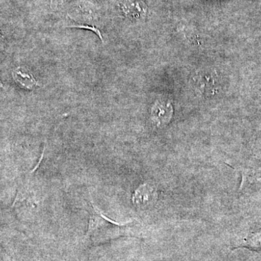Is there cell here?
I'll list each match as a JSON object with an SVG mask.
<instances>
[{
  "mask_svg": "<svg viewBox=\"0 0 261 261\" xmlns=\"http://www.w3.org/2000/svg\"><path fill=\"white\" fill-rule=\"evenodd\" d=\"M89 207L88 229L85 238L96 243L118 238V237L132 235L133 228L137 226V221H129L120 224L108 219L99 209L91 202Z\"/></svg>",
  "mask_w": 261,
  "mask_h": 261,
  "instance_id": "1",
  "label": "cell"
},
{
  "mask_svg": "<svg viewBox=\"0 0 261 261\" xmlns=\"http://www.w3.org/2000/svg\"><path fill=\"white\" fill-rule=\"evenodd\" d=\"M192 85L196 92L207 98L219 95L222 89L221 77L213 70H203L196 73L192 79Z\"/></svg>",
  "mask_w": 261,
  "mask_h": 261,
  "instance_id": "2",
  "label": "cell"
},
{
  "mask_svg": "<svg viewBox=\"0 0 261 261\" xmlns=\"http://www.w3.org/2000/svg\"><path fill=\"white\" fill-rule=\"evenodd\" d=\"M157 199V190L149 184L141 185L132 195L134 205L140 209L152 207L155 203Z\"/></svg>",
  "mask_w": 261,
  "mask_h": 261,
  "instance_id": "3",
  "label": "cell"
},
{
  "mask_svg": "<svg viewBox=\"0 0 261 261\" xmlns=\"http://www.w3.org/2000/svg\"><path fill=\"white\" fill-rule=\"evenodd\" d=\"M172 115V109L168 105L156 104L152 108V118L158 126H162L170 121Z\"/></svg>",
  "mask_w": 261,
  "mask_h": 261,
  "instance_id": "4",
  "label": "cell"
},
{
  "mask_svg": "<svg viewBox=\"0 0 261 261\" xmlns=\"http://www.w3.org/2000/svg\"><path fill=\"white\" fill-rule=\"evenodd\" d=\"M13 74L15 82L24 88L32 89L37 85V82L34 80L33 75L28 72L23 71L22 68H19L15 70Z\"/></svg>",
  "mask_w": 261,
  "mask_h": 261,
  "instance_id": "5",
  "label": "cell"
},
{
  "mask_svg": "<svg viewBox=\"0 0 261 261\" xmlns=\"http://www.w3.org/2000/svg\"><path fill=\"white\" fill-rule=\"evenodd\" d=\"M124 12L129 16H140L146 11L145 5L142 3H128L125 5Z\"/></svg>",
  "mask_w": 261,
  "mask_h": 261,
  "instance_id": "6",
  "label": "cell"
},
{
  "mask_svg": "<svg viewBox=\"0 0 261 261\" xmlns=\"http://www.w3.org/2000/svg\"><path fill=\"white\" fill-rule=\"evenodd\" d=\"M72 27V28L86 29H89V30L93 31V32H95L96 34H97V35L99 36V38H100V39H102L103 42V38L102 37V35H101L100 34V32H99V31L98 30V29L94 28V27H89V25H71V27Z\"/></svg>",
  "mask_w": 261,
  "mask_h": 261,
  "instance_id": "7",
  "label": "cell"
}]
</instances>
